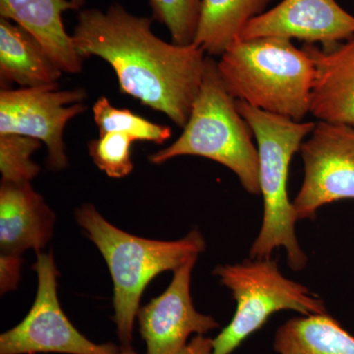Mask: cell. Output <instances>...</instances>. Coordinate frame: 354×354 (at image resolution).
<instances>
[{
    "instance_id": "cell-1",
    "label": "cell",
    "mask_w": 354,
    "mask_h": 354,
    "mask_svg": "<svg viewBox=\"0 0 354 354\" xmlns=\"http://www.w3.org/2000/svg\"><path fill=\"white\" fill-rule=\"evenodd\" d=\"M151 26L150 18L115 3L106 11H81L72 38L81 57H101L111 65L121 93L183 128L201 87L206 53L195 44L167 43Z\"/></svg>"
},
{
    "instance_id": "cell-2",
    "label": "cell",
    "mask_w": 354,
    "mask_h": 354,
    "mask_svg": "<svg viewBox=\"0 0 354 354\" xmlns=\"http://www.w3.org/2000/svg\"><path fill=\"white\" fill-rule=\"evenodd\" d=\"M220 57L221 79L237 101L298 122L310 113L315 65L291 39H239Z\"/></svg>"
},
{
    "instance_id": "cell-3",
    "label": "cell",
    "mask_w": 354,
    "mask_h": 354,
    "mask_svg": "<svg viewBox=\"0 0 354 354\" xmlns=\"http://www.w3.org/2000/svg\"><path fill=\"white\" fill-rule=\"evenodd\" d=\"M76 220L101 251L113 281V321L121 348H130L140 299L160 272L176 271L206 249L201 232L192 230L174 241H152L127 234L109 223L93 205L76 211Z\"/></svg>"
},
{
    "instance_id": "cell-4",
    "label": "cell",
    "mask_w": 354,
    "mask_h": 354,
    "mask_svg": "<svg viewBox=\"0 0 354 354\" xmlns=\"http://www.w3.org/2000/svg\"><path fill=\"white\" fill-rule=\"evenodd\" d=\"M236 104L257 140L260 190L264 201L262 227L249 255L253 260L270 259L276 249L283 247L290 269L302 271L308 258L295 234L298 220L288 198V176L291 158L316 123L298 122L237 100Z\"/></svg>"
},
{
    "instance_id": "cell-5",
    "label": "cell",
    "mask_w": 354,
    "mask_h": 354,
    "mask_svg": "<svg viewBox=\"0 0 354 354\" xmlns=\"http://www.w3.org/2000/svg\"><path fill=\"white\" fill-rule=\"evenodd\" d=\"M252 136L236 100L221 79L218 64L207 57L201 87L183 134L149 160L162 165L181 156L209 158L234 171L247 192L260 195L259 153Z\"/></svg>"
},
{
    "instance_id": "cell-6",
    "label": "cell",
    "mask_w": 354,
    "mask_h": 354,
    "mask_svg": "<svg viewBox=\"0 0 354 354\" xmlns=\"http://www.w3.org/2000/svg\"><path fill=\"white\" fill-rule=\"evenodd\" d=\"M213 274L236 301L234 318L214 339L213 354H232L259 330L272 314L281 310H292L302 316L328 313L318 295L286 278L279 272L277 261L271 258L220 265Z\"/></svg>"
},
{
    "instance_id": "cell-7",
    "label": "cell",
    "mask_w": 354,
    "mask_h": 354,
    "mask_svg": "<svg viewBox=\"0 0 354 354\" xmlns=\"http://www.w3.org/2000/svg\"><path fill=\"white\" fill-rule=\"evenodd\" d=\"M36 299L22 322L0 335V354H120L113 344L91 342L72 325L57 297L58 271L51 253L37 254Z\"/></svg>"
},
{
    "instance_id": "cell-8",
    "label": "cell",
    "mask_w": 354,
    "mask_h": 354,
    "mask_svg": "<svg viewBox=\"0 0 354 354\" xmlns=\"http://www.w3.org/2000/svg\"><path fill=\"white\" fill-rule=\"evenodd\" d=\"M85 91L58 90V84L2 90L0 93V135L15 134L44 142L48 165L55 171L68 165L64 132L67 123L84 113Z\"/></svg>"
},
{
    "instance_id": "cell-9",
    "label": "cell",
    "mask_w": 354,
    "mask_h": 354,
    "mask_svg": "<svg viewBox=\"0 0 354 354\" xmlns=\"http://www.w3.org/2000/svg\"><path fill=\"white\" fill-rule=\"evenodd\" d=\"M299 151L304 178L292 202L298 221H313L321 207L354 199L353 127L319 121Z\"/></svg>"
},
{
    "instance_id": "cell-10",
    "label": "cell",
    "mask_w": 354,
    "mask_h": 354,
    "mask_svg": "<svg viewBox=\"0 0 354 354\" xmlns=\"http://www.w3.org/2000/svg\"><path fill=\"white\" fill-rule=\"evenodd\" d=\"M197 258L177 268L171 285L137 313L139 330L146 344V354H178L191 335H206L218 329L212 316L195 309L190 295L191 272Z\"/></svg>"
},
{
    "instance_id": "cell-11",
    "label": "cell",
    "mask_w": 354,
    "mask_h": 354,
    "mask_svg": "<svg viewBox=\"0 0 354 354\" xmlns=\"http://www.w3.org/2000/svg\"><path fill=\"white\" fill-rule=\"evenodd\" d=\"M354 36V16L335 0H283L251 20L241 39L278 37L330 48Z\"/></svg>"
},
{
    "instance_id": "cell-12",
    "label": "cell",
    "mask_w": 354,
    "mask_h": 354,
    "mask_svg": "<svg viewBox=\"0 0 354 354\" xmlns=\"http://www.w3.org/2000/svg\"><path fill=\"white\" fill-rule=\"evenodd\" d=\"M304 48L315 65L310 113L354 127V36L330 48L304 44Z\"/></svg>"
},
{
    "instance_id": "cell-13",
    "label": "cell",
    "mask_w": 354,
    "mask_h": 354,
    "mask_svg": "<svg viewBox=\"0 0 354 354\" xmlns=\"http://www.w3.org/2000/svg\"><path fill=\"white\" fill-rule=\"evenodd\" d=\"M55 216L31 183H2L0 187L1 255L20 257L27 249L41 253L53 236Z\"/></svg>"
},
{
    "instance_id": "cell-14",
    "label": "cell",
    "mask_w": 354,
    "mask_h": 354,
    "mask_svg": "<svg viewBox=\"0 0 354 354\" xmlns=\"http://www.w3.org/2000/svg\"><path fill=\"white\" fill-rule=\"evenodd\" d=\"M83 3L84 0H0V15L29 32L62 72L76 74L82 71L84 58L65 31L62 14Z\"/></svg>"
},
{
    "instance_id": "cell-15",
    "label": "cell",
    "mask_w": 354,
    "mask_h": 354,
    "mask_svg": "<svg viewBox=\"0 0 354 354\" xmlns=\"http://www.w3.org/2000/svg\"><path fill=\"white\" fill-rule=\"evenodd\" d=\"M64 72L43 46L22 27L0 19V76L22 88L57 84Z\"/></svg>"
},
{
    "instance_id": "cell-16",
    "label": "cell",
    "mask_w": 354,
    "mask_h": 354,
    "mask_svg": "<svg viewBox=\"0 0 354 354\" xmlns=\"http://www.w3.org/2000/svg\"><path fill=\"white\" fill-rule=\"evenodd\" d=\"M272 0H201L193 44L209 57H221L241 39L246 25L265 12Z\"/></svg>"
},
{
    "instance_id": "cell-17",
    "label": "cell",
    "mask_w": 354,
    "mask_h": 354,
    "mask_svg": "<svg viewBox=\"0 0 354 354\" xmlns=\"http://www.w3.org/2000/svg\"><path fill=\"white\" fill-rule=\"evenodd\" d=\"M277 354H354V337L329 314L295 317L277 330Z\"/></svg>"
},
{
    "instance_id": "cell-18",
    "label": "cell",
    "mask_w": 354,
    "mask_h": 354,
    "mask_svg": "<svg viewBox=\"0 0 354 354\" xmlns=\"http://www.w3.org/2000/svg\"><path fill=\"white\" fill-rule=\"evenodd\" d=\"M95 124L100 135L109 132L129 135L135 142H152L162 144L171 138V127L151 122L127 109H118L102 97L93 106Z\"/></svg>"
},
{
    "instance_id": "cell-19",
    "label": "cell",
    "mask_w": 354,
    "mask_h": 354,
    "mask_svg": "<svg viewBox=\"0 0 354 354\" xmlns=\"http://www.w3.org/2000/svg\"><path fill=\"white\" fill-rule=\"evenodd\" d=\"M41 142L21 135H0V171L2 183H30L39 174V167L31 160Z\"/></svg>"
},
{
    "instance_id": "cell-20",
    "label": "cell",
    "mask_w": 354,
    "mask_h": 354,
    "mask_svg": "<svg viewBox=\"0 0 354 354\" xmlns=\"http://www.w3.org/2000/svg\"><path fill=\"white\" fill-rule=\"evenodd\" d=\"M153 19L165 25L172 43L193 44L199 23L201 0H149Z\"/></svg>"
},
{
    "instance_id": "cell-21",
    "label": "cell",
    "mask_w": 354,
    "mask_h": 354,
    "mask_svg": "<svg viewBox=\"0 0 354 354\" xmlns=\"http://www.w3.org/2000/svg\"><path fill=\"white\" fill-rule=\"evenodd\" d=\"M134 140L123 133L109 132L88 142L95 165L111 178H122L133 171L131 147Z\"/></svg>"
},
{
    "instance_id": "cell-22",
    "label": "cell",
    "mask_w": 354,
    "mask_h": 354,
    "mask_svg": "<svg viewBox=\"0 0 354 354\" xmlns=\"http://www.w3.org/2000/svg\"><path fill=\"white\" fill-rule=\"evenodd\" d=\"M21 258L1 255L0 272H1V292L14 290L19 283Z\"/></svg>"
},
{
    "instance_id": "cell-23",
    "label": "cell",
    "mask_w": 354,
    "mask_h": 354,
    "mask_svg": "<svg viewBox=\"0 0 354 354\" xmlns=\"http://www.w3.org/2000/svg\"><path fill=\"white\" fill-rule=\"evenodd\" d=\"M214 339L197 335L191 339L178 354H213Z\"/></svg>"
},
{
    "instance_id": "cell-24",
    "label": "cell",
    "mask_w": 354,
    "mask_h": 354,
    "mask_svg": "<svg viewBox=\"0 0 354 354\" xmlns=\"http://www.w3.org/2000/svg\"><path fill=\"white\" fill-rule=\"evenodd\" d=\"M120 354H138L135 353L134 349L130 346V348H121Z\"/></svg>"
},
{
    "instance_id": "cell-25",
    "label": "cell",
    "mask_w": 354,
    "mask_h": 354,
    "mask_svg": "<svg viewBox=\"0 0 354 354\" xmlns=\"http://www.w3.org/2000/svg\"></svg>"
}]
</instances>
